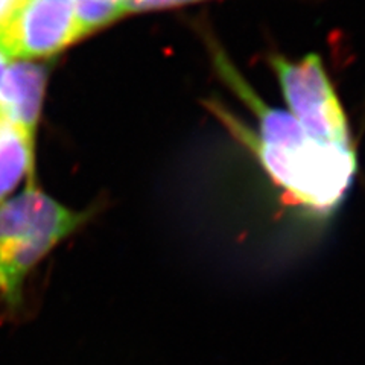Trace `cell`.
Wrapping results in <instances>:
<instances>
[{"label": "cell", "instance_id": "obj_1", "mask_svg": "<svg viewBox=\"0 0 365 365\" xmlns=\"http://www.w3.org/2000/svg\"><path fill=\"white\" fill-rule=\"evenodd\" d=\"M218 76L257 120L256 133L224 108L213 107L230 131L253 150L265 173L292 204L315 216H330L347 198L358 173L355 148L315 140L288 111L262 99L222 49L210 44Z\"/></svg>", "mask_w": 365, "mask_h": 365}, {"label": "cell", "instance_id": "obj_2", "mask_svg": "<svg viewBox=\"0 0 365 365\" xmlns=\"http://www.w3.org/2000/svg\"><path fill=\"white\" fill-rule=\"evenodd\" d=\"M87 220L32 185L0 202V306L9 318L26 307L25 284L51 251Z\"/></svg>", "mask_w": 365, "mask_h": 365}, {"label": "cell", "instance_id": "obj_3", "mask_svg": "<svg viewBox=\"0 0 365 365\" xmlns=\"http://www.w3.org/2000/svg\"><path fill=\"white\" fill-rule=\"evenodd\" d=\"M269 66L276 75L288 113L315 140L355 148L347 114L330 81L322 56L309 53L299 61L272 55Z\"/></svg>", "mask_w": 365, "mask_h": 365}, {"label": "cell", "instance_id": "obj_4", "mask_svg": "<svg viewBox=\"0 0 365 365\" xmlns=\"http://www.w3.org/2000/svg\"><path fill=\"white\" fill-rule=\"evenodd\" d=\"M83 37L73 0H23L0 26V52L28 61L58 53Z\"/></svg>", "mask_w": 365, "mask_h": 365}, {"label": "cell", "instance_id": "obj_5", "mask_svg": "<svg viewBox=\"0 0 365 365\" xmlns=\"http://www.w3.org/2000/svg\"><path fill=\"white\" fill-rule=\"evenodd\" d=\"M46 78L48 72L43 66L31 61H16L9 64L5 84L0 91V102L32 137L36 135Z\"/></svg>", "mask_w": 365, "mask_h": 365}, {"label": "cell", "instance_id": "obj_6", "mask_svg": "<svg viewBox=\"0 0 365 365\" xmlns=\"http://www.w3.org/2000/svg\"><path fill=\"white\" fill-rule=\"evenodd\" d=\"M34 166V137L13 119L0 102V201Z\"/></svg>", "mask_w": 365, "mask_h": 365}, {"label": "cell", "instance_id": "obj_7", "mask_svg": "<svg viewBox=\"0 0 365 365\" xmlns=\"http://www.w3.org/2000/svg\"><path fill=\"white\" fill-rule=\"evenodd\" d=\"M76 17L86 36L125 16L123 0H73Z\"/></svg>", "mask_w": 365, "mask_h": 365}, {"label": "cell", "instance_id": "obj_8", "mask_svg": "<svg viewBox=\"0 0 365 365\" xmlns=\"http://www.w3.org/2000/svg\"><path fill=\"white\" fill-rule=\"evenodd\" d=\"M202 2H209V0H123V13L125 16L157 13V11L175 9Z\"/></svg>", "mask_w": 365, "mask_h": 365}, {"label": "cell", "instance_id": "obj_9", "mask_svg": "<svg viewBox=\"0 0 365 365\" xmlns=\"http://www.w3.org/2000/svg\"><path fill=\"white\" fill-rule=\"evenodd\" d=\"M21 2L23 0H0V26L4 25Z\"/></svg>", "mask_w": 365, "mask_h": 365}, {"label": "cell", "instance_id": "obj_10", "mask_svg": "<svg viewBox=\"0 0 365 365\" xmlns=\"http://www.w3.org/2000/svg\"><path fill=\"white\" fill-rule=\"evenodd\" d=\"M8 67H9V63H8V58L6 56L0 52V91H2V87L5 84V78H6V73H8Z\"/></svg>", "mask_w": 365, "mask_h": 365}]
</instances>
